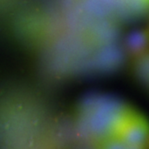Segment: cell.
Listing matches in <instances>:
<instances>
[{
  "label": "cell",
  "instance_id": "1",
  "mask_svg": "<svg viewBox=\"0 0 149 149\" xmlns=\"http://www.w3.org/2000/svg\"><path fill=\"white\" fill-rule=\"evenodd\" d=\"M114 135L127 146H143L149 136V121L135 112H125L117 120L112 130Z\"/></svg>",
  "mask_w": 149,
  "mask_h": 149
},
{
  "label": "cell",
  "instance_id": "5",
  "mask_svg": "<svg viewBox=\"0 0 149 149\" xmlns=\"http://www.w3.org/2000/svg\"><path fill=\"white\" fill-rule=\"evenodd\" d=\"M126 149H147L143 146H128Z\"/></svg>",
  "mask_w": 149,
  "mask_h": 149
},
{
  "label": "cell",
  "instance_id": "4",
  "mask_svg": "<svg viewBox=\"0 0 149 149\" xmlns=\"http://www.w3.org/2000/svg\"><path fill=\"white\" fill-rule=\"evenodd\" d=\"M127 145L114 135L108 137L101 144V149H126Z\"/></svg>",
  "mask_w": 149,
  "mask_h": 149
},
{
  "label": "cell",
  "instance_id": "2",
  "mask_svg": "<svg viewBox=\"0 0 149 149\" xmlns=\"http://www.w3.org/2000/svg\"><path fill=\"white\" fill-rule=\"evenodd\" d=\"M126 47L134 58L147 53L149 52V31L136 30L130 32L126 39Z\"/></svg>",
  "mask_w": 149,
  "mask_h": 149
},
{
  "label": "cell",
  "instance_id": "3",
  "mask_svg": "<svg viewBox=\"0 0 149 149\" xmlns=\"http://www.w3.org/2000/svg\"><path fill=\"white\" fill-rule=\"evenodd\" d=\"M136 59L138 74L143 81L149 83V52Z\"/></svg>",
  "mask_w": 149,
  "mask_h": 149
},
{
  "label": "cell",
  "instance_id": "6",
  "mask_svg": "<svg viewBox=\"0 0 149 149\" xmlns=\"http://www.w3.org/2000/svg\"><path fill=\"white\" fill-rule=\"evenodd\" d=\"M146 148L149 149V136L148 139V141H147V143H146Z\"/></svg>",
  "mask_w": 149,
  "mask_h": 149
}]
</instances>
